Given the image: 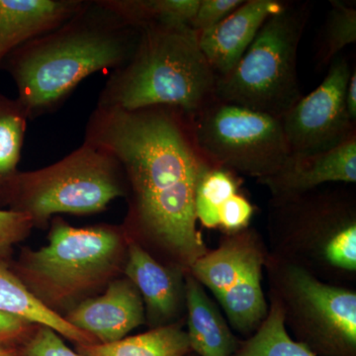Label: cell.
Returning a JSON list of instances; mask_svg holds the SVG:
<instances>
[{
	"label": "cell",
	"instance_id": "ffe728a7",
	"mask_svg": "<svg viewBox=\"0 0 356 356\" xmlns=\"http://www.w3.org/2000/svg\"><path fill=\"white\" fill-rule=\"evenodd\" d=\"M27 115L17 99L0 92V205H7L19 175L21 152L27 130Z\"/></svg>",
	"mask_w": 356,
	"mask_h": 356
},
{
	"label": "cell",
	"instance_id": "5b68a950",
	"mask_svg": "<svg viewBox=\"0 0 356 356\" xmlns=\"http://www.w3.org/2000/svg\"><path fill=\"white\" fill-rule=\"evenodd\" d=\"M309 14L295 3L270 16L238 65L217 77L215 99L282 118L302 98L297 55Z\"/></svg>",
	"mask_w": 356,
	"mask_h": 356
},
{
	"label": "cell",
	"instance_id": "277c9868",
	"mask_svg": "<svg viewBox=\"0 0 356 356\" xmlns=\"http://www.w3.org/2000/svg\"><path fill=\"white\" fill-rule=\"evenodd\" d=\"M125 242V232L118 227L74 228L57 218L49 245L25 252L14 274L51 309L108 282L120 268Z\"/></svg>",
	"mask_w": 356,
	"mask_h": 356
},
{
	"label": "cell",
	"instance_id": "6da1fadb",
	"mask_svg": "<svg viewBox=\"0 0 356 356\" xmlns=\"http://www.w3.org/2000/svg\"><path fill=\"white\" fill-rule=\"evenodd\" d=\"M84 140L118 159L131 196L130 228L191 269L208 252L196 228V191L210 168L199 153L189 117L172 106L96 107Z\"/></svg>",
	"mask_w": 356,
	"mask_h": 356
},
{
	"label": "cell",
	"instance_id": "3957f363",
	"mask_svg": "<svg viewBox=\"0 0 356 356\" xmlns=\"http://www.w3.org/2000/svg\"><path fill=\"white\" fill-rule=\"evenodd\" d=\"M138 31L132 56L112 72L96 107L172 106L192 117L215 99L217 76L201 51L196 30L152 23Z\"/></svg>",
	"mask_w": 356,
	"mask_h": 356
},
{
	"label": "cell",
	"instance_id": "8992f818",
	"mask_svg": "<svg viewBox=\"0 0 356 356\" xmlns=\"http://www.w3.org/2000/svg\"><path fill=\"white\" fill-rule=\"evenodd\" d=\"M127 195V180L118 159L84 140L54 165L19 172L7 205L29 216L34 227H44L54 215L95 214Z\"/></svg>",
	"mask_w": 356,
	"mask_h": 356
},
{
	"label": "cell",
	"instance_id": "d6986e66",
	"mask_svg": "<svg viewBox=\"0 0 356 356\" xmlns=\"http://www.w3.org/2000/svg\"><path fill=\"white\" fill-rule=\"evenodd\" d=\"M76 351L81 356H186L191 348L187 332L175 323L113 343L79 344Z\"/></svg>",
	"mask_w": 356,
	"mask_h": 356
},
{
	"label": "cell",
	"instance_id": "cb8c5ba5",
	"mask_svg": "<svg viewBox=\"0 0 356 356\" xmlns=\"http://www.w3.org/2000/svg\"><path fill=\"white\" fill-rule=\"evenodd\" d=\"M327 15L318 50L321 65L331 64L348 44L356 42V9L351 4L334 0Z\"/></svg>",
	"mask_w": 356,
	"mask_h": 356
},
{
	"label": "cell",
	"instance_id": "603a6c76",
	"mask_svg": "<svg viewBox=\"0 0 356 356\" xmlns=\"http://www.w3.org/2000/svg\"><path fill=\"white\" fill-rule=\"evenodd\" d=\"M241 180L226 168L210 166L199 182L195 196L196 218L205 228H219L220 211L238 193Z\"/></svg>",
	"mask_w": 356,
	"mask_h": 356
},
{
	"label": "cell",
	"instance_id": "f546056e",
	"mask_svg": "<svg viewBox=\"0 0 356 356\" xmlns=\"http://www.w3.org/2000/svg\"><path fill=\"white\" fill-rule=\"evenodd\" d=\"M346 105L351 121L356 122V72H351L346 92Z\"/></svg>",
	"mask_w": 356,
	"mask_h": 356
},
{
	"label": "cell",
	"instance_id": "44dd1931",
	"mask_svg": "<svg viewBox=\"0 0 356 356\" xmlns=\"http://www.w3.org/2000/svg\"><path fill=\"white\" fill-rule=\"evenodd\" d=\"M102 3L138 29L152 23L191 26L200 0H102Z\"/></svg>",
	"mask_w": 356,
	"mask_h": 356
},
{
	"label": "cell",
	"instance_id": "4fadbf2b",
	"mask_svg": "<svg viewBox=\"0 0 356 356\" xmlns=\"http://www.w3.org/2000/svg\"><path fill=\"white\" fill-rule=\"evenodd\" d=\"M284 7L278 0H248L219 24L199 33V46L217 77L238 65L264 22Z\"/></svg>",
	"mask_w": 356,
	"mask_h": 356
},
{
	"label": "cell",
	"instance_id": "8fae6325",
	"mask_svg": "<svg viewBox=\"0 0 356 356\" xmlns=\"http://www.w3.org/2000/svg\"><path fill=\"white\" fill-rule=\"evenodd\" d=\"M351 72L346 58L337 57L323 83L280 119L291 156L325 153L356 136L346 105Z\"/></svg>",
	"mask_w": 356,
	"mask_h": 356
},
{
	"label": "cell",
	"instance_id": "5bb4252c",
	"mask_svg": "<svg viewBox=\"0 0 356 356\" xmlns=\"http://www.w3.org/2000/svg\"><path fill=\"white\" fill-rule=\"evenodd\" d=\"M356 181V136L331 151L314 156L290 154L280 172L259 180L274 199L293 197L325 184Z\"/></svg>",
	"mask_w": 356,
	"mask_h": 356
},
{
	"label": "cell",
	"instance_id": "484cf974",
	"mask_svg": "<svg viewBox=\"0 0 356 356\" xmlns=\"http://www.w3.org/2000/svg\"><path fill=\"white\" fill-rule=\"evenodd\" d=\"M23 356H81L65 346L57 332L38 325L21 343Z\"/></svg>",
	"mask_w": 356,
	"mask_h": 356
},
{
	"label": "cell",
	"instance_id": "9a60e30c",
	"mask_svg": "<svg viewBox=\"0 0 356 356\" xmlns=\"http://www.w3.org/2000/svg\"><path fill=\"white\" fill-rule=\"evenodd\" d=\"M127 255L126 275L146 304L152 324L154 327L170 325L185 301L180 268L163 266L137 243H128Z\"/></svg>",
	"mask_w": 356,
	"mask_h": 356
},
{
	"label": "cell",
	"instance_id": "ba28073f",
	"mask_svg": "<svg viewBox=\"0 0 356 356\" xmlns=\"http://www.w3.org/2000/svg\"><path fill=\"white\" fill-rule=\"evenodd\" d=\"M285 321L317 356H356V294L321 282L304 266L281 267Z\"/></svg>",
	"mask_w": 356,
	"mask_h": 356
},
{
	"label": "cell",
	"instance_id": "30bf717a",
	"mask_svg": "<svg viewBox=\"0 0 356 356\" xmlns=\"http://www.w3.org/2000/svg\"><path fill=\"white\" fill-rule=\"evenodd\" d=\"M273 226L294 242H311L314 257L339 271L356 269V208L343 191H311L274 199Z\"/></svg>",
	"mask_w": 356,
	"mask_h": 356
},
{
	"label": "cell",
	"instance_id": "f1b7e54d",
	"mask_svg": "<svg viewBox=\"0 0 356 356\" xmlns=\"http://www.w3.org/2000/svg\"><path fill=\"white\" fill-rule=\"evenodd\" d=\"M22 318L0 312V343L21 344L36 327Z\"/></svg>",
	"mask_w": 356,
	"mask_h": 356
},
{
	"label": "cell",
	"instance_id": "e0dca14e",
	"mask_svg": "<svg viewBox=\"0 0 356 356\" xmlns=\"http://www.w3.org/2000/svg\"><path fill=\"white\" fill-rule=\"evenodd\" d=\"M187 336L191 351L199 356H233L240 341L216 304L191 273L185 282Z\"/></svg>",
	"mask_w": 356,
	"mask_h": 356
},
{
	"label": "cell",
	"instance_id": "4dcf8cb0",
	"mask_svg": "<svg viewBox=\"0 0 356 356\" xmlns=\"http://www.w3.org/2000/svg\"><path fill=\"white\" fill-rule=\"evenodd\" d=\"M0 356H23L21 344L0 343Z\"/></svg>",
	"mask_w": 356,
	"mask_h": 356
},
{
	"label": "cell",
	"instance_id": "7c38bea8",
	"mask_svg": "<svg viewBox=\"0 0 356 356\" xmlns=\"http://www.w3.org/2000/svg\"><path fill=\"white\" fill-rule=\"evenodd\" d=\"M65 318L97 343L124 339L146 322L144 302L128 278L110 281L104 294L81 302Z\"/></svg>",
	"mask_w": 356,
	"mask_h": 356
},
{
	"label": "cell",
	"instance_id": "ac0fdd59",
	"mask_svg": "<svg viewBox=\"0 0 356 356\" xmlns=\"http://www.w3.org/2000/svg\"><path fill=\"white\" fill-rule=\"evenodd\" d=\"M0 312L30 324L49 327L76 346L97 343L92 337L79 331L57 312L42 303L9 269V266L4 264H0Z\"/></svg>",
	"mask_w": 356,
	"mask_h": 356
},
{
	"label": "cell",
	"instance_id": "9c48e42d",
	"mask_svg": "<svg viewBox=\"0 0 356 356\" xmlns=\"http://www.w3.org/2000/svg\"><path fill=\"white\" fill-rule=\"evenodd\" d=\"M250 229L228 234L217 250L194 262L192 276L215 295L229 325L243 334H254L268 313L261 286L266 252Z\"/></svg>",
	"mask_w": 356,
	"mask_h": 356
},
{
	"label": "cell",
	"instance_id": "83f0119b",
	"mask_svg": "<svg viewBox=\"0 0 356 356\" xmlns=\"http://www.w3.org/2000/svg\"><path fill=\"white\" fill-rule=\"evenodd\" d=\"M252 203L242 194L232 196L220 211V225L228 234L238 233L247 229L254 215Z\"/></svg>",
	"mask_w": 356,
	"mask_h": 356
},
{
	"label": "cell",
	"instance_id": "7a4b0ae2",
	"mask_svg": "<svg viewBox=\"0 0 356 356\" xmlns=\"http://www.w3.org/2000/svg\"><path fill=\"white\" fill-rule=\"evenodd\" d=\"M139 31L102 3L88 0L64 24L16 48L4 60L28 120L57 111L95 72L128 62Z\"/></svg>",
	"mask_w": 356,
	"mask_h": 356
},
{
	"label": "cell",
	"instance_id": "d4e9b609",
	"mask_svg": "<svg viewBox=\"0 0 356 356\" xmlns=\"http://www.w3.org/2000/svg\"><path fill=\"white\" fill-rule=\"evenodd\" d=\"M33 227L32 220L27 215L13 210H0V264H10L14 247L27 238Z\"/></svg>",
	"mask_w": 356,
	"mask_h": 356
},
{
	"label": "cell",
	"instance_id": "1f68e13d",
	"mask_svg": "<svg viewBox=\"0 0 356 356\" xmlns=\"http://www.w3.org/2000/svg\"><path fill=\"white\" fill-rule=\"evenodd\" d=\"M186 356H191V355H186Z\"/></svg>",
	"mask_w": 356,
	"mask_h": 356
},
{
	"label": "cell",
	"instance_id": "7402d4cb",
	"mask_svg": "<svg viewBox=\"0 0 356 356\" xmlns=\"http://www.w3.org/2000/svg\"><path fill=\"white\" fill-rule=\"evenodd\" d=\"M233 356H317L301 341H293L286 330L283 307L271 298L268 313L250 339L240 341Z\"/></svg>",
	"mask_w": 356,
	"mask_h": 356
},
{
	"label": "cell",
	"instance_id": "2e32d148",
	"mask_svg": "<svg viewBox=\"0 0 356 356\" xmlns=\"http://www.w3.org/2000/svg\"><path fill=\"white\" fill-rule=\"evenodd\" d=\"M88 0H0V70L16 48L56 29Z\"/></svg>",
	"mask_w": 356,
	"mask_h": 356
},
{
	"label": "cell",
	"instance_id": "52a82bcc",
	"mask_svg": "<svg viewBox=\"0 0 356 356\" xmlns=\"http://www.w3.org/2000/svg\"><path fill=\"white\" fill-rule=\"evenodd\" d=\"M199 153L210 166L266 179L290 156L280 119L214 99L189 117Z\"/></svg>",
	"mask_w": 356,
	"mask_h": 356
},
{
	"label": "cell",
	"instance_id": "4316f807",
	"mask_svg": "<svg viewBox=\"0 0 356 356\" xmlns=\"http://www.w3.org/2000/svg\"><path fill=\"white\" fill-rule=\"evenodd\" d=\"M243 0H200L191 27L198 33L214 27L242 6Z\"/></svg>",
	"mask_w": 356,
	"mask_h": 356
}]
</instances>
